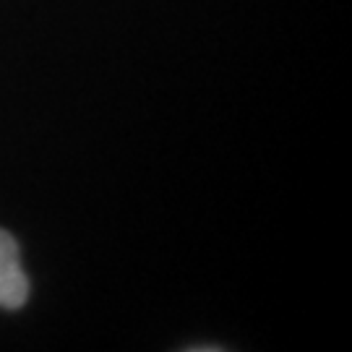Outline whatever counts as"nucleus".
Masks as SVG:
<instances>
[{"mask_svg":"<svg viewBox=\"0 0 352 352\" xmlns=\"http://www.w3.org/2000/svg\"><path fill=\"white\" fill-rule=\"evenodd\" d=\"M29 298V279L21 269V253L11 232L0 230V308L16 311Z\"/></svg>","mask_w":352,"mask_h":352,"instance_id":"1","label":"nucleus"}]
</instances>
